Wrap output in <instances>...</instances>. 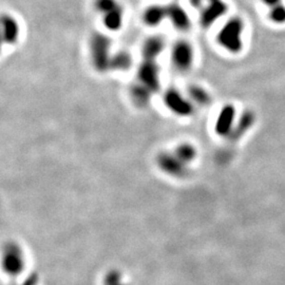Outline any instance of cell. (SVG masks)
<instances>
[{
  "label": "cell",
  "instance_id": "1",
  "mask_svg": "<svg viewBox=\"0 0 285 285\" xmlns=\"http://www.w3.org/2000/svg\"><path fill=\"white\" fill-rule=\"evenodd\" d=\"M111 40L101 33L92 35L90 40V57L93 67L100 72L110 69Z\"/></svg>",
  "mask_w": 285,
  "mask_h": 285
},
{
  "label": "cell",
  "instance_id": "2",
  "mask_svg": "<svg viewBox=\"0 0 285 285\" xmlns=\"http://www.w3.org/2000/svg\"><path fill=\"white\" fill-rule=\"evenodd\" d=\"M243 21L239 17L229 19L218 34V42L230 53H238L242 49L241 35L243 32Z\"/></svg>",
  "mask_w": 285,
  "mask_h": 285
},
{
  "label": "cell",
  "instance_id": "3",
  "mask_svg": "<svg viewBox=\"0 0 285 285\" xmlns=\"http://www.w3.org/2000/svg\"><path fill=\"white\" fill-rule=\"evenodd\" d=\"M194 49L190 43L184 40L176 41L172 48V64L181 71H186L192 68L194 63Z\"/></svg>",
  "mask_w": 285,
  "mask_h": 285
},
{
  "label": "cell",
  "instance_id": "4",
  "mask_svg": "<svg viewBox=\"0 0 285 285\" xmlns=\"http://www.w3.org/2000/svg\"><path fill=\"white\" fill-rule=\"evenodd\" d=\"M227 11V6L222 0H215L210 2L207 7L202 9L200 22L201 26L204 28H209L213 25L221 16H223Z\"/></svg>",
  "mask_w": 285,
  "mask_h": 285
},
{
  "label": "cell",
  "instance_id": "5",
  "mask_svg": "<svg viewBox=\"0 0 285 285\" xmlns=\"http://www.w3.org/2000/svg\"><path fill=\"white\" fill-rule=\"evenodd\" d=\"M138 78L142 86L156 88L159 85V65L157 61L144 59L138 69Z\"/></svg>",
  "mask_w": 285,
  "mask_h": 285
},
{
  "label": "cell",
  "instance_id": "6",
  "mask_svg": "<svg viewBox=\"0 0 285 285\" xmlns=\"http://www.w3.org/2000/svg\"><path fill=\"white\" fill-rule=\"evenodd\" d=\"M167 9V18L171 21L173 27L180 31H186L192 26L187 12L179 5L171 4L166 7Z\"/></svg>",
  "mask_w": 285,
  "mask_h": 285
},
{
  "label": "cell",
  "instance_id": "7",
  "mask_svg": "<svg viewBox=\"0 0 285 285\" xmlns=\"http://www.w3.org/2000/svg\"><path fill=\"white\" fill-rule=\"evenodd\" d=\"M3 40L5 43L13 44L19 37V25L17 20L11 15L4 14L2 17Z\"/></svg>",
  "mask_w": 285,
  "mask_h": 285
},
{
  "label": "cell",
  "instance_id": "8",
  "mask_svg": "<svg viewBox=\"0 0 285 285\" xmlns=\"http://www.w3.org/2000/svg\"><path fill=\"white\" fill-rule=\"evenodd\" d=\"M165 18H167V9L159 5L148 7L142 13V21L148 27L160 26Z\"/></svg>",
  "mask_w": 285,
  "mask_h": 285
},
{
  "label": "cell",
  "instance_id": "9",
  "mask_svg": "<svg viewBox=\"0 0 285 285\" xmlns=\"http://www.w3.org/2000/svg\"><path fill=\"white\" fill-rule=\"evenodd\" d=\"M165 48V42L163 38L159 36H153L148 38L141 48V54L144 59H152L157 61V58L163 52Z\"/></svg>",
  "mask_w": 285,
  "mask_h": 285
},
{
  "label": "cell",
  "instance_id": "10",
  "mask_svg": "<svg viewBox=\"0 0 285 285\" xmlns=\"http://www.w3.org/2000/svg\"><path fill=\"white\" fill-rule=\"evenodd\" d=\"M103 21H104L105 27L109 31L116 32L118 30H121L123 27V21H124V13H123L122 7L117 8L109 12V13L105 14Z\"/></svg>",
  "mask_w": 285,
  "mask_h": 285
},
{
  "label": "cell",
  "instance_id": "11",
  "mask_svg": "<svg viewBox=\"0 0 285 285\" xmlns=\"http://www.w3.org/2000/svg\"><path fill=\"white\" fill-rule=\"evenodd\" d=\"M132 65V57L127 51H120L111 56L110 69L125 71Z\"/></svg>",
  "mask_w": 285,
  "mask_h": 285
},
{
  "label": "cell",
  "instance_id": "12",
  "mask_svg": "<svg viewBox=\"0 0 285 285\" xmlns=\"http://www.w3.org/2000/svg\"><path fill=\"white\" fill-rule=\"evenodd\" d=\"M94 7L99 13L105 15L107 13H109V12L120 8L121 6L116 0H95Z\"/></svg>",
  "mask_w": 285,
  "mask_h": 285
},
{
  "label": "cell",
  "instance_id": "13",
  "mask_svg": "<svg viewBox=\"0 0 285 285\" xmlns=\"http://www.w3.org/2000/svg\"><path fill=\"white\" fill-rule=\"evenodd\" d=\"M269 15H270V19L274 22L277 23L285 22V7L280 4L274 6L270 11Z\"/></svg>",
  "mask_w": 285,
  "mask_h": 285
},
{
  "label": "cell",
  "instance_id": "14",
  "mask_svg": "<svg viewBox=\"0 0 285 285\" xmlns=\"http://www.w3.org/2000/svg\"><path fill=\"white\" fill-rule=\"evenodd\" d=\"M189 2H190V5H192L193 7H195V8H200L201 5H202V2H203V0H189Z\"/></svg>",
  "mask_w": 285,
  "mask_h": 285
},
{
  "label": "cell",
  "instance_id": "15",
  "mask_svg": "<svg viewBox=\"0 0 285 285\" xmlns=\"http://www.w3.org/2000/svg\"><path fill=\"white\" fill-rule=\"evenodd\" d=\"M263 3L268 5V6L274 7V6H276V5H278L280 3V0H263Z\"/></svg>",
  "mask_w": 285,
  "mask_h": 285
},
{
  "label": "cell",
  "instance_id": "16",
  "mask_svg": "<svg viewBox=\"0 0 285 285\" xmlns=\"http://www.w3.org/2000/svg\"><path fill=\"white\" fill-rule=\"evenodd\" d=\"M208 2L210 3V2H215V0H208Z\"/></svg>",
  "mask_w": 285,
  "mask_h": 285
}]
</instances>
